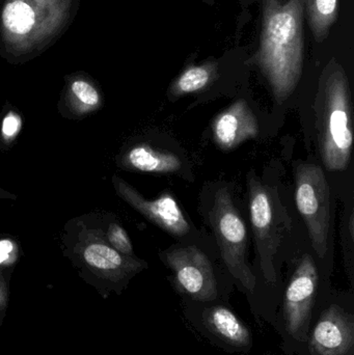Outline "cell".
Here are the masks:
<instances>
[{
    "mask_svg": "<svg viewBox=\"0 0 354 355\" xmlns=\"http://www.w3.org/2000/svg\"><path fill=\"white\" fill-rule=\"evenodd\" d=\"M305 0H264L263 20L256 64L267 78L278 103L299 85L303 66Z\"/></svg>",
    "mask_w": 354,
    "mask_h": 355,
    "instance_id": "6da1fadb",
    "label": "cell"
},
{
    "mask_svg": "<svg viewBox=\"0 0 354 355\" xmlns=\"http://www.w3.org/2000/svg\"><path fill=\"white\" fill-rule=\"evenodd\" d=\"M318 279L317 267L313 258L305 254L291 277L283 304L287 333L297 341H308Z\"/></svg>",
    "mask_w": 354,
    "mask_h": 355,
    "instance_id": "ba28073f",
    "label": "cell"
},
{
    "mask_svg": "<svg viewBox=\"0 0 354 355\" xmlns=\"http://www.w3.org/2000/svg\"><path fill=\"white\" fill-rule=\"evenodd\" d=\"M203 319L208 331L224 343L239 349L251 347V331L230 309L222 306L208 309Z\"/></svg>",
    "mask_w": 354,
    "mask_h": 355,
    "instance_id": "9a60e30c",
    "label": "cell"
},
{
    "mask_svg": "<svg viewBox=\"0 0 354 355\" xmlns=\"http://www.w3.org/2000/svg\"><path fill=\"white\" fill-rule=\"evenodd\" d=\"M112 182L118 198L148 220L176 237H183L188 234L191 229L188 221L172 194L164 193L155 200H148L118 175L112 176Z\"/></svg>",
    "mask_w": 354,
    "mask_h": 355,
    "instance_id": "30bf717a",
    "label": "cell"
},
{
    "mask_svg": "<svg viewBox=\"0 0 354 355\" xmlns=\"http://www.w3.org/2000/svg\"><path fill=\"white\" fill-rule=\"evenodd\" d=\"M313 355H353V315L333 304L324 311L308 337Z\"/></svg>",
    "mask_w": 354,
    "mask_h": 355,
    "instance_id": "8fae6325",
    "label": "cell"
},
{
    "mask_svg": "<svg viewBox=\"0 0 354 355\" xmlns=\"http://www.w3.org/2000/svg\"><path fill=\"white\" fill-rule=\"evenodd\" d=\"M24 126V118L18 108L6 102L0 112V151L8 152L19 139Z\"/></svg>",
    "mask_w": 354,
    "mask_h": 355,
    "instance_id": "d6986e66",
    "label": "cell"
},
{
    "mask_svg": "<svg viewBox=\"0 0 354 355\" xmlns=\"http://www.w3.org/2000/svg\"><path fill=\"white\" fill-rule=\"evenodd\" d=\"M297 209L309 231L312 246L319 258L328 252L330 189L324 170L316 164H301L295 172Z\"/></svg>",
    "mask_w": 354,
    "mask_h": 355,
    "instance_id": "52a82bcc",
    "label": "cell"
},
{
    "mask_svg": "<svg viewBox=\"0 0 354 355\" xmlns=\"http://www.w3.org/2000/svg\"><path fill=\"white\" fill-rule=\"evenodd\" d=\"M76 0H6L0 37L6 58L24 62L41 53L68 25Z\"/></svg>",
    "mask_w": 354,
    "mask_h": 355,
    "instance_id": "3957f363",
    "label": "cell"
},
{
    "mask_svg": "<svg viewBox=\"0 0 354 355\" xmlns=\"http://www.w3.org/2000/svg\"><path fill=\"white\" fill-rule=\"evenodd\" d=\"M105 99L97 81L87 73L77 72L64 77V87L57 103L62 118L83 121L99 112Z\"/></svg>",
    "mask_w": 354,
    "mask_h": 355,
    "instance_id": "7c38bea8",
    "label": "cell"
},
{
    "mask_svg": "<svg viewBox=\"0 0 354 355\" xmlns=\"http://www.w3.org/2000/svg\"><path fill=\"white\" fill-rule=\"evenodd\" d=\"M2 327V322H0V329H1Z\"/></svg>",
    "mask_w": 354,
    "mask_h": 355,
    "instance_id": "603a6c76",
    "label": "cell"
},
{
    "mask_svg": "<svg viewBox=\"0 0 354 355\" xmlns=\"http://www.w3.org/2000/svg\"><path fill=\"white\" fill-rule=\"evenodd\" d=\"M60 246L79 277L104 300L112 293L120 295L129 282L148 267L145 261L114 250L80 216L64 223Z\"/></svg>",
    "mask_w": 354,
    "mask_h": 355,
    "instance_id": "7a4b0ae2",
    "label": "cell"
},
{
    "mask_svg": "<svg viewBox=\"0 0 354 355\" xmlns=\"http://www.w3.org/2000/svg\"><path fill=\"white\" fill-rule=\"evenodd\" d=\"M21 254L22 250L18 240L10 235L0 236V271L14 270Z\"/></svg>",
    "mask_w": 354,
    "mask_h": 355,
    "instance_id": "ffe728a7",
    "label": "cell"
},
{
    "mask_svg": "<svg viewBox=\"0 0 354 355\" xmlns=\"http://www.w3.org/2000/svg\"><path fill=\"white\" fill-rule=\"evenodd\" d=\"M249 213L264 277L276 281L274 257L283 239L290 232L292 220L280 200L276 188L262 183L258 177L249 178Z\"/></svg>",
    "mask_w": 354,
    "mask_h": 355,
    "instance_id": "5b68a950",
    "label": "cell"
},
{
    "mask_svg": "<svg viewBox=\"0 0 354 355\" xmlns=\"http://www.w3.org/2000/svg\"><path fill=\"white\" fill-rule=\"evenodd\" d=\"M212 131L216 145L229 151L257 137L259 124L249 103L240 99L216 116Z\"/></svg>",
    "mask_w": 354,
    "mask_h": 355,
    "instance_id": "4fadbf2b",
    "label": "cell"
},
{
    "mask_svg": "<svg viewBox=\"0 0 354 355\" xmlns=\"http://www.w3.org/2000/svg\"><path fill=\"white\" fill-rule=\"evenodd\" d=\"M209 218L227 268L249 293H254L257 279L247 263V227L228 188L220 187L215 192Z\"/></svg>",
    "mask_w": 354,
    "mask_h": 355,
    "instance_id": "8992f818",
    "label": "cell"
},
{
    "mask_svg": "<svg viewBox=\"0 0 354 355\" xmlns=\"http://www.w3.org/2000/svg\"><path fill=\"white\" fill-rule=\"evenodd\" d=\"M310 28L318 43L328 37L338 20L339 0H305Z\"/></svg>",
    "mask_w": 354,
    "mask_h": 355,
    "instance_id": "ac0fdd59",
    "label": "cell"
},
{
    "mask_svg": "<svg viewBox=\"0 0 354 355\" xmlns=\"http://www.w3.org/2000/svg\"><path fill=\"white\" fill-rule=\"evenodd\" d=\"M218 77V64L214 62H204L197 66H189L179 75L178 78L170 85V97H182L189 94L197 93L209 87Z\"/></svg>",
    "mask_w": 354,
    "mask_h": 355,
    "instance_id": "e0dca14e",
    "label": "cell"
},
{
    "mask_svg": "<svg viewBox=\"0 0 354 355\" xmlns=\"http://www.w3.org/2000/svg\"><path fill=\"white\" fill-rule=\"evenodd\" d=\"M160 257L174 272L179 291L197 302H212L218 297L213 267L200 248H174L162 252Z\"/></svg>",
    "mask_w": 354,
    "mask_h": 355,
    "instance_id": "9c48e42d",
    "label": "cell"
},
{
    "mask_svg": "<svg viewBox=\"0 0 354 355\" xmlns=\"http://www.w3.org/2000/svg\"><path fill=\"white\" fill-rule=\"evenodd\" d=\"M17 198H18L17 194L0 187V200H16Z\"/></svg>",
    "mask_w": 354,
    "mask_h": 355,
    "instance_id": "7402d4cb",
    "label": "cell"
},
{
    "mask_svg": "<svg viewBox=\"0 0 354 355\" xmlns=\"http://www.w3.org/2000/svg\"><path fill=\"white\" fill-rule=\"evenodd\" d=\"M116 164L123 171L153 174H170L182 168V162L176 154L147 143L127 145L116 156Z\"/></svg>",
    "mask_w": 354,
    "mask_h": 355,
    "instance_id": "5bb4252c",
    "label": "cell"
},
{
    "mask_svg": "<svg viewBox=\"0 0 354 355\" xmlns=\"http://www.w3.org/2000/svg\"><path fill=\"white\" fill-rule=\"evenodd\" d=\"M316 114L324 166L330 172H342L348 168L353 150V106L348 78L337 62H330L320 79Z\"/></svg>",
    "mask_w": 354,
    "mask_h": 355,
    "instance_id": "277c9868",
    "label": "cell"
},
{
    "mask_svg": "<svg viewBox=\"0 0 354 355\" xmlns=\"http://www.w3.org/2000/svg\"><path fill=\"white\" fill-rule=\"evenodd\" d=\"M82 220L98 232L110 246L125 256L134 257L132 241L128 233L112 213L91 211L80 215Z\"/></svg>",
    "mask_w": 354,
    "mask_h": 355,
    "instance_id": "2e32d148",
    "label": "cell"
},
{
    "mask_svg": "<svg viewBox=\"0 0 354 355\" xmlns=\"http://www.w3.org/2000/svg\"><path fill=\"white\" fill-rule=\"evenodd\" d=\"M12 271H0V322H3L10 302V281Z\"/></svg>",
    "mask_w": 354,
    "mask_h": 355,
    "instance_id": "44dd1931",
    "label": "cell"
}]
</instances>
